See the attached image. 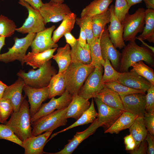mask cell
<instances>
[{"label":"cell","mask_w":154,"mask_h":154,"mask_svg":"<svg viewBox=\"0 0 154 154\" xmlns=\"http://www.w3.org/2000/svg\"><path fill=\"white\" fill-rule=\"evenodd\" d=\"M25 85L23 79L19 77L14 83L8 86L3 93L2 98L7 99L11 101L14 112L19 110L23 99L26 97L25 95L24 96L22 94Z\"/></svg>","instance_id":"20"},{"label":"cell","mask_w":154,"mask_h":154,"mask_svg":"<svg viewBox=\"0 0 154 154\" xmlns=\"http://www.w3.org/2000/svg\"><path fill=\"white\" fill-rule=\"evenodd\" d=\"M90 105L89 99L78 95L72 96V100L68 106L66 118H73L77 120L88 110Z\"/></svg>","instance_id":"22"},{"label":"cell","mask_w":154,"mask_h":154,"mask_svg":"<svg viewBox=\"0 0 154 154\" xmlns=\"http://www.w3.org/2000/svg\"><path fill=\"white\" fill-rule=\"evenodd\" d=\"M53 131L45 132L42 134L32 136L23 141L25 154H41L47 140Z\"/></svg>","instance_id":"21"},{"label":"cell","mask_w":154,"mask_h":154,"mask_svg":"<svg viewBox=\"0 0 154 154\" xmlns=\"http://www.w3.org/2000/svg\"><path fill=\"white\" fill-rule=\"evenodd\" d=\"M76 18V15L72 12L64 17L60 25L53 32L52 39L55 43H56L65 33L71 32L74 27Z\"/></svg>","instance_id":"29"},{"label":"cell","mask_w":154,"mask_h":154,"mask_svg":"<svg viewBox=\"0 0 154 154\" xmlns=\"http://www.w3.org/2000/svg\"><path fill=\"white\" fill-rule=\"evenodd\" d=\"M144 0H126L128 6L131 7L134 5L140 3Z\"/></svg>","instance_id":"54"},{"label":"cell","mask_w":154,"mask_h":154,"mask_svg":"<svg viewBox=\"0 0 154 154\" xmlns=\"http://www.w3.org/2000/svg\"><path fill=\"white\" fill-rule=\"evenodd\" d=\"M76 22L84 30L86 35L87 43L90 44L95 38L93 31L91 17H77Z\"/></svg>","instance_id":"37"},{"label":"cell","mask_w":154,"mask_h":154,"mask_svg":"<svg viewBox=\"0 0 154 154\" xmlns=\"http://www.w3.org/2000/svg\"><path fill=\"white\" fill-rule=\"evenodd\" d=\"M96 97L110 106L124 111L120 96L110 88L104 86Z\"/></svg>","instance_id":"24"},{"label":"cell","mask_w":154,"mask_h":154,"mask_svg":"<svg viewBox=\"0 0 154 154\" xmlns=\"http://www.w3.org/2000/svg\"><path fill=\"white\" fill-rule=\"evenodd\" d=\"M109 8L111 20L108 27L109 37L114 47L121 49L125 46L123 38V27L114 14V5H111Z\"/></svg>","instance_id":"19"},{"label":"cell","mask_w":154,"mask_h":154,"mask_svg":"<svg viewBox=\"0 0 154 154\" xmlns=\"http://www.w3.org/2000/svg\"><path fill=\"white\" fill-rule=\"evenodd\" d=\"M145 9L139 8L133 14L126 15L122 24L123 27V38L125 41H135L136 35L142 32L145 24Z\"/></svg>","instance_id":"6"},{"label":"cell","mask_w":154,"mask_h":154,"mask_svg":"<svg viewBox=\"0 0 154 154\" xmlns=\"http://www.w3.org/2000/svg\"><path fill=\"white\" fill-rule=\"evenodd\" d=\"M39 11L45 25L49 22L57 23L62 21L67 15L72 12L66 4L50 1L43 3Z\"/></svg>","instance_id":"9"},{"label":"cell","mask_w":154,"mask_h":154,"mask_svg":"<svg viewBox=\"0 0 154 154\" xmlns=\"http://www.w3.org/2000/svg\"><path fill=\"white\" fill-rule=\"evenodd\" d=\"M104 86L117 92L120 96H125L136 93H144L146 92L134 89L113 81L104 84Z\"/></svg>","instance_id":"39"},{"label":"cell","mask_w":154,"mask_h":154,"mask_svg":"<svg viewBox=\"0 0 154 154\" xmlns=\"http://www.w3.org/2000/svg\"><path fill=\"white\" fill-rule=\"evenodd\" d=\"M5 37L0 36V51L2 47L5 44Z\"/></svg>","instance_id":"55"},{"label":"cell","mask_w":154,"mask_h":154,"mask_svg":"<svg viewBox=\"0 0 154 154\" xmlns=\"http://www.w3.org/2000/svg\"><path fill=\"white\" fill-rule=\"evenodd\" d=\"M130 8L126 0H116L114 14L121 24Z\"/></svg>","instance_id":"43"},{"label":"cell","mask_w":154,"mask_h":154,"mask_svg":"<svg viewBox=\"0 0 154 154\" xmlns=\"http://www.w3.org/2000/svg\"><path fill=\"white\" fill-rule=\"evenodd\" d=\"M78 41L80 45L84 48H87L88 45V44L87 43L86 34L83 29L81 28Z\"/></svg>","instance_id":"49"},{"label":"cell","mask_w":154,"mask_h":154,"mask_svg":"<svg viewBox=\"0 0 154 154\" xmlns=\"http://www.w3.org/2000/svg\"><path fill=\"white\" fill-rule=\"evenodd\" d=\"M129 129L130 134L135 143V147L134 149L135 150L137 149L140 143L145 139L148 132L144 124L143 117H137Z\"/></svg>","instance_id":"28"},{"label":"cell","mask_w":154,"mask_h":154,"mask_svg":"<svg viewBox=\"0 0 154 154\" xmlns=\"http://www.w3.org/2000/svg\"><path fill=\"white\" fill-rule=\"evenodd\" d=\"M145 96V112L147 113L154 112V85L151 84L147 91Z\"/></svg>","instance_id":"44"},{"label":"cell","mask_w":154,"mask_h":154,"mask_svg":"<svg viewBox=\"0 0 154 154\" xmlns=\"http://www.w3.org/2000/svg\"><path fill=\"white\" fill-rule=\"evenodd\" d=\"M138 40H139L145 46L147 47L154 52V47H153L145 43L144 41L141 39H139Z\"/></svg>","instance_id":"56"},{"label":"cell","mask_w":154,"mask_h":154,"mask_svg":"<svg viewBox=\"0 0 154 154\" xmlns=\"http://www.w3.org/2000/svg\"><path fill=\"white\" fill-rule=\"evenodd\" d=\"M145 125L148 131L152 136L154 135V112H145L143 117Z\"/></svg>","instance_id":"45"},{"label":"cell","mask_w":154,"mask_h":154,"mask_svg":"<svg viewBox=\"0 0 154 154\" xmlns=\"http://www.w3.org/2000/svg\"><path fill=\"white\" fill-rule=\"evenodd\" d=\"M68 106L57 110L43 116L32 123V136H36L42 133L53 131L58 127L66 125L67 119L66 116Z\"/></svg>","instance_id":"5"},{"label":"cell","mask_w":154,"mask_h":154,"mask_svg":"<svg viewBox=\"0 0 154 154\" xmlns=\"http://www.w3.org/2000/svg\"><path fill=\"white\" fill-rule=\"evenodd\" d=\"M65 71L58 72L52 78L48 86L49 90L48 98L61 96L66 90L64 78Z\"/></svg>","instance_id":"31"},{"label":"cell","mask_w":154,"mask_h":154,"mask_svg":"<svg viewBox=\"0 0 154 154\" xmlns=\"http://www.w3.org/2000/svg\"><path fill=\"white\" fill-rule=\"evenodd\" d=\"M55 28V26L53 25L37 33L31 46L32 52H40L58 47V44L53 41L52 37Z\"/></svg>","instance_id":"17"},{"label":"cell","mask_w":154,"mask_h":154,"mask_svg":"<svg viewBox=\"0 0 154 154\" xmlns=\"http://www.w3.org/2000/svg\"><path fill=\"white\" fill-rule=\"evenodd\" d=\"M94 37L99 38L102 30L107 24L110 22L111 12L109 8L102 13L91 17Z\"/></svg>","instance_id":"33"},{"label":"cell","mask_w":154,"mask_h":154,"mask_svg":"<svg viewBox=\"0 0 154 154\" xmlns=\"http://www.w3.org/2000/svg\"><path fill=\"white\" fill-rule=\"evenodd\" d=\"M102 125L98 121L96 118L90 125L84 130L77 132L73 138L68 140V143L64 146L63 148L60 151L54 153H45L50 154H71L77 148L78 145L85 139L93 134Z\"/></svg>","instance_id":"16"},{"label":"cell","mask_w":154,"mask_h":154,"mask_svg":"<svg viewBox=\"0 0 154 154\" xmlns=\"http://www.w3.org/2000/svg\"><path fill=\"white\" fill-rule=\"evenodd\" d=\"M147 9H154V0H144Z\"/></svg>","instance_id":"53"},{"label":"cell","mask_w":154,"mask_h":154,"mask_svg":"<svg viewBox=\"0 0 154 154\" xmlns=\"http://www.w3.org/2000/svg\"><path fill=\"white\" fill-rule=\"evenodd\" d=\"M50 1L59 3H63L64 2V0H50Z\"/></svg>","instance_id":"57"},{"label":"cell","mask_w":154,"mask_h":154,"mask_svg":"<svg viewBox=\"0 0 154 154\" xmlns=\"http://www.w3.org/2000/svg\"><path fill=\"white\" fill-rule=\"evenodd\" d=\"M18 3L27 8L28 15L22 26L17 28L16 31L22 34L37 33L46 29L43 19L39 10L35 9L25 1H19Z\"/></svg>","instance_id":"8"},{"label":"cell","mask_w":154,"mask_h":154,"mask_svg":"<svg viewBox=\"0 0 154 154\" xmlns=\"http://www.w3.org/2000/svg\"><path fill=\"white\" fill-rule=\"evenodd\" d=\"M14 22L7 17L0 15V36L5 37H11L17 29Z\"/></svg>","instance_id":"38"},{"label":"cell","mask_w":154,"mask_h":154,"mask_svg":"<svg viewBox=\"0 0 154 154\" xmlns=\"http://www.w3.org/2000/svg\"><path fill=\"white\" fill-rule=\"evenodd\" d=\"M57 49V48H54L40 52H29L23 58L24 63L34 69L39 68L53 57L54 53Z\"/></svg>","instance_id":"23"},{"label":"cell","mask_w":154,"mask_h":154,"mask_svg":"<svg viewBox=\"0 0 154 154\" xmlns=\"http://www.w3.org/2000/svg\"><path fill=\"white\" fill-rule=\"evenodd\" d=\"M145 93L120 96L124 111L143 117L145 113Z\"/></svg>","instance_id":"14"},{"label":"cell","mask_w":154,"mask_h":154,"mask_svg":"<svg viewBox=\"0 0 154 154\" xmlns=\"http://www.w3.org/2000/svg\"><path fill=\"white\" fill-rule=\"evenodd\" d=\"M8 86L0 80V99L2 98L5 90Z\"/></svg>","instance_id":"52"},{"label":"cell","mask_w":154,"mask_h":154,"mask_svg":"<svg viewBox=\"0 0 154 154\" xmlns=\"http://www.w3.org/2000/svg\"><path fill=\"white\" fill-rule=\"evenodd\" d=\"M98 114V113L95 108L93 98H92L91 102L89 108L76 121L66 128L52 134L47 141L60 133L76 126L92 123L97 118Z\"/></svg>","instance_id":"26"},{"label":"cell","mask_w":154,"mask_h":154,"mask_svg":"<svg viewBox=\"0 0 154 154\" xmlns=\"http://www.w3.org/2000/svg\"><path fill=\"white\" fill-rule=\"evenodd\" d=\"M103 68V67H95L86 78L84 85L80 89L78 95L89 100L96 97L104 87L102 82Z\"/></svg>","instance_id":"10"},{"label":"cell","mask_w":154,"mask_h":154,"mask_svg":"<svg viewBox=\"0 0 154 154\" xmlns=\"http://www.w3.org/2000/svg\"><path fill=\"white\" fill-rule=\"evenodd\" d=\"M138 116L127 111H124L113 125L106 130L104 133L118 134L122 130L129 128Z\"/></svg>","instance_id":"25"},{"label":"cell","mask_w":154,"mask_h":154,"mask_svg":"<svg viewBox=\"0 0 154 154\" xmlns=\"http://www.w3.org/2000/svg\"><path fill=\"white\" fill-rule=\"evenodd\" d=\"M145 46H139L135 41H129L125 46L121 53L119 72L128 71L130 67L140 61H144L152 67L154 65V54Z\"/></svg>","instance_id":"1"},{"label":"cell","mask_w":154,"mask_h":154,"mask_svg":"<svg viewBox=\"0 0 154 154\" xmlns=\"http://www.w3.org/2000/svg\"><path fill=\"white\" fill-rule=\"evenodd\" d=\"M103 67L104 68V73L102 77V83L104 84L112 82H117L120 72L114 68L110 61L107 59L105 60Z\"/></svg>","instance_id":"40"},{"label":"cell","mask_w":154,"mask_h":154,"mask_svg":"<svg viewBox=\"0 0 154 154\" xmlns=\"http://www.w3.org/2000/svg\"><path fill=\"white\" fill-rule=\"evenodd\" d=\"M100 43L102 57L105 60L108 59L116 70L119 69L121 53L114 46L109 37L108 27L106 25L102 30L99 37Z\"/></svg>","instance_id":"11"},{"label":"cell","mask_w":154,"mask_h":154,"mask_svg":"<svg viewBox=\"0 0 154 154\" xmlns=\"http://www.w3.org/2000/svg\"><path fill=\"white\" fill-rule=\"evenodd\" d=\"M36 33H29L25 37L19 38L15 37V43L13 46L8 48V51L0 54V61L7 63L18 60L22 66L24 64L23 59L27 50L31 46L32 42L36 35Z\"/></svg>","instance_id":"7"},{"label":"cell","mask_w":154,"mask_h":154,"mask_svg":"<svg viewBox=\"0 0 154 154\" xmlns=\"http://www.w3.org/2000/svg\"><path fill=\"white\" fill-rule=\"evenodd\" d=\"M57 71L51 65V59L36 70H29L27 72L20 70L17 75L22 78L26 85L36 88H42L48 85L52 77Z\"/></svg>","instance_id":"4"},{"label":"cell","mask_w":154,"mask_h":154,"mask_svg":"<svg viewBox=\"0 0 154 154\" xmlns=\"http://www.w3.org/2000/svg\"><path fill=\"white\" fill-rule=\"evenodd\" d=\"M145 24L142 33L136 39L154 43V9L145 10Z\"/></svg>","instance_id":"27"},{"label":"cell","mask_w":154,"mask_h":154,"mask_svg":"<svg viewBox=\"0 0 154 154\" xmlns=\"http://www.w3.org/2000/svg\"><path fill=\"white\" fill-rule=\"evenodd\" d=\"M91 63L95 67H103L105 60L103 59L101 52L99 38H95L89 44Z\"/></svg>","instance_id":"35"},{"label":"cell","mask_w":154,"mask_h":154,"mask_svg":"<svg viewBox=\"0 0 154 154\" xmlns=\"http://www.w3.org/2000/svg\"><path fill=\"white\" fill-rule=\"evenodd\" d=\"M25 98L23 99L19 110L13 112L6 124L23 142L32 136L29 106Z\"/></svg>","instance_id":"2"},{"label":"cell","mask_w":154,"mask_h":154,"mask_svg":"<svg viewBox=\"0 0 154 154\" xmlns=\"http://www.w3.org/2000/svg\"><path fill=\"white\" fill-rule=\"evenodd\" d=\"M94 98L98 111L97 120L106 130L113 125L125 111L110 106L97 98Z\"/></svg>","instance_id":"13"},{"label":"cell","mask_w":154,"mask_h":154,"mask_svg":"<svg viewBox=\"0 0 154 154\" xmlns=\"http://www.w3.org/2000/svg\"><path fill=\"white\" fill-rule=\"evenodd\" d=\"M130 71L135 72L148 80L154 85V72L153 69L147 66L143 61L134 64Z\"/></svg>","instance_id":"36"},{"label":"cell","mask_w":154,"mask_h":154,"mask_svg":"<svg viewBox=\"0 0 154 154\" xmlns=\"http://www.w3.org/2000/svg\"><path fill=\"white\" fill-rule=\"evenodd\" d=\"M147 144L145 139L140 143L138 147L135 149L129 151L131 154H145L147 149Z\"/></svg>","instance_id":"46"},{"label":"cell","mask_w":154,"mask_h":154,"mask_svg":"<svg viewBox=\"0 0 154 154\" xmlns=\"http://www.w3.org/2000/svg\"><path fill=\"white\" fill-rule=\"evenodd\" d=\"M124 140L126 150L131 151L134 149L135 147V143L131 134H130L125 137Z\"/></svg>","instance_id":"47"},{"label":"cell","mask_w":154,"mask_h":154,"mask_svg":"<svg viewBox=\"0 0 154 154\" xmlns=\"http://www.w3.org/2000/svg\"><path fill=\"white\" fill-rule=\"evenodd\" d=\"M71 63H80L89 64L92 62L88 45L86 48H84L79 44L78 41L71 49Z\"/></svg>","instance_id":"34"},{"label":"cell","mask_w":154,"mask_h":154,"mask_svg":"<svg viewBox=\"0 0 154 154\" xmlns=\"http://www.w3.org/2000/svg\"><path fill=\"white\" fill-rule=\"evenodd\" d=\"M20 1H24L28 4L35 9L39 10L43 3L42 0H19Z\"/></svg>","instance_id":"50"},{"label":"cell","mask_w":154,"mask_h":154,"mask_svg":"<svg viewBox=\"0 0 154 154\" xmlns=\"http://www.w3.org/2000/svg\"><path fill=\"white\" fill-rule=\"evenodd\" d=\"M64 36L65 37L66 42L69 44L71 47L74 46L77 41L78 39H76L70 32H68L65 33Z\"/></svg>","instance_id":"51"},{"label":"cell","mask_w":154,"mask_h":154,"mask_svg":"<svg viewBox=\"0 0 154 154\" xmlns=\"http://www.w3.org/2000/svg\"><path fill=\"white\" fill-rule=\"evenodd\" d=\"M52 58L58 64V72L65 71L71 63L70 45L67 44L64 46L57 49V53Z\"/></svg>","instance_id":"32"},{"label":"cell","mask_w":154,"mask_h":154,"mask_svg":"<svg viewBox=\"0 0 154 154\" xmlns=\"http://www.w3.org/2000/svg\"><path fill=\"white\" fill-rule=\"evenodd\" d=\"M123 85L134 89L147 91L151 84L146 79L133 72L120 73L116 82Z\"/></svg>","instance_id":"18"},{"label":"cell","mask_w":154,"mask_h":154,"mask_svg":"<svg viewBox=\"0 0 154 154\" xmlns=\"http://www.w3.org/2000/svg\"><path fill=\"white\" fill-rule=\"evenodd\" d=\"M113 0H94L82 10L81 17H92L102 13L108 9Z\"/></svg>","instance_id":"30"},{"label":"cell","mask_w":154,"mask_h":154,"mask_svg":"<svg viewBox=\"0 0 154 154\" xmlns=\"http://www.w3.org/2000/svg\"><path fill=\"white\" fill-rule=\"evenodd\" d=\"M23 90L28 98L31 117L38 110L43 102L48 98V88L47 86L42 88H36L25 84L23 88Z\"/></svg>","instance_id":"15"},{"label":"cell","mask_w":154,"mask_h":154,"mask_svg":"<svg viewBox=\"0 0 154 154\" xmlns=\"http://www.w3.org/2000/svg\"><path fill=\"white\" fill-rule=\"evenodd\" d=\"M13 112V106L9 99L3 98L0 99V123L5 122Z\"/></svg>","instance_id":"41"},{"label":"cell","mask_w":154,"mask_h":154,"mask_svg":"<svg viewBox=\"0 0 154 154\" xmlns=\"http://www.w3.org/2000/svg\"><path fill=\"white\" fill-rule=\"evenodd\" d=\"M148 146L147 153L154 154V136L152 135L148 131L145 138Z\"/></svg>","instance_id":"48"},{"label":"cell","mask_w":154,"mask_h":154,"mask_svg":"<svg viewBox=\"0 0 154 154\" xmlns=\"http://www.w3.org/2000/svg\"><path fill=\"white\" fill-rule=\"evenodd\" d=\"M72 98V96L66 90L59 98H51L48 102L41 105L37 111L31 117V124L40 118L51 113L55 110H60L68 107Z\"/></svg>","instance_id":"12"},{"label":"cell","mask_w":154,"mask_h":154,"mask_svg":"<svg viewBox=\"0 0 154 154\" xmlns=\"http://www.w3.org/2000/svg\"><path fill=\"white\" fill-rule=\"evenodd\" d=\"M95 68L91 63H71L65 71L66 90L72 96L78 95L84 83Z\"/></svg>","instance_id":"3"},{"label":"cell","mask_w":154,"mask_h":154,"mask_svg":"<svg viewBox=\"0 0 154 154\" xmlns=\"http://www.w3.org/2000/svg\"><path fill=\"white\" fill-rule=\"evenodd\" d=\"M0 139L6 140L13 142L23 147V142L7 125L0 124Z\"/></svg>","instance_id":"42"}]
</instances>
